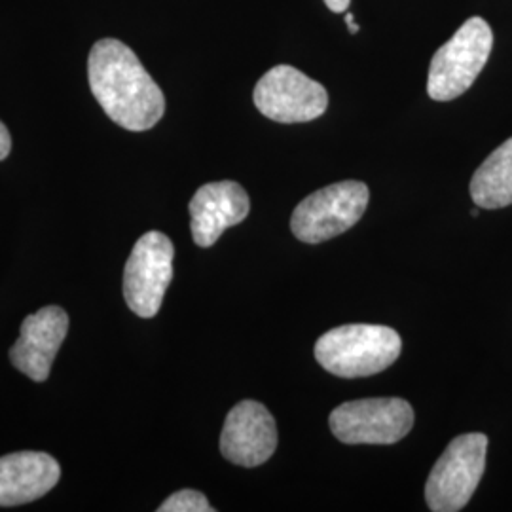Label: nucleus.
<instances>
[{"label":"nucleus","mask_w":512,"mask_h":512,"mask_svg":"<svg viewBox=\"0 0 512 512\" xmlns=\"http://www.w3.org/2000/svg\"><path fill=\"white\" fill-rule=\"evenodd\" d=\"M10 150H12V137H10V131H8V128L0 122V162L8 158Z\"/></svg>","instance_id":"15"},{"label":"nucleus","mask_w":512,"mask_h":512,"mask_svg":"<svg viewBox=\"0 0 512 512\" xmlns=\"http://www.w3.org/2000/svg\"><path fill=\"white\" fill-rule=\"evenodd\" d=\"M173 256L175 247L162 232H147L135 243L124 270V298L135 315L150 319L162 308Z\"/></svg>","instance_id":"8"},{"label":"nucleus","mask_w":512,"mask_h":512,"mask_svg":"<svg viewBox=\"0 0 512 512\" xmlns=\"http://www.w3.org/2000/svg\"><path fill=\"white\" fill-rule=\"evenodd\" d=\"M346 23H348L349 33L357 35L359 33V25L355 23V16L353 14H346Z\"/></svg>","instance_id":"17"},{"label":"nucleus","mask_w":512,"mask_h":512,"mask_svg":"<svg viewBox=\"0 0 512 512\" xmlns=\"http://www.w3.org/2000/svg\"><path fill=\"white\" fill-rule=\"evenodd\" d=\"M368 200V186L361 181L330 184L296 205L291 230L296 238L310 245L329 241L361 220Z\"/></svg>","instance_id":"5"},{"label":"nucleus","mask_w":512,"mask_h":512,"mask_svg":"<svg viewBox=\"0 0 512 512\" xmlns=\"http://www.w3.org/2000/svg\"><path fill=\"white\" fill-rule=\"evenodd\" d=\"M69 332V315L59 306H46L23 319L10 361L33 382H46L55 355Z\"/></svg>","instance_id":"10"},{"label":"nucleus","mask_w":512,"mask_h":512,"mask_svg":"<svg viewBox=\"0 0 512 512\" xmlns=\"http://www.w3.org/2000/svg\"><path fill=\"white\" fill-rule=\"evenodd\" d=\"M494 48L488 21L467 19L456 35L433 55L427 76V93L433 101H452L475 84Z\"/></svg>","instance_id":"3"},{"label":"nucleus","mask_w":512,"mask_h":512,"mask_svg":"<svg viewBox=\"0 0 512 512\" xmlns=\"http://www.w3.org/2000/svg\"><path fill=\"white\" fill-rule=\"evenodd\" d=\"M61 467L44 452H14L0 458V507H16L54 490Z\"/></svg>","instance_id":"12"},{"label":"nucleus","mask_w":512,"mask_h":512,"mask_svg":"<svg viewBox=\"0 0 512 512\" xmlns=\"http://www.w3.org/2000/svg\"><path fill=\"white\" fill-rule=\"evenodd\" d=\"M88 80L101 109L120 128L147 131L162 120L164 92L124 42L103 38L93 44Z\"/></svg>","instance_id":"1"},{"label":"nucleus","mask_w":512,"mask_h":512,"mask_svg":"<svg viewBox=\"0 0 512 512\" xmlns=\"http://www.w3.org/2000/svg\"><path fill=\"white\" fill-rule=\"evenodd\" d=\"M207 497L196 490H181L167 497L158 512H213Z\"/></svg>","instance_id":"14"},{"label":"nucleus","mask_w":512,"mask_h":512,"mask_svg":"<svg viewBox=\"0 0 512 512\" xmlns=\"http://www.w3.org/2000/svg\"><path fill=\"white\" fill-rule=\"evenodd\" d=\"M188 209L194 243L198 247H211L222 232L247 219L251 202L241 184L219 181L203 184L194 194Z\"/></svg>","instance_id":"11"},{"label":"nucleus","mask_w":512,"mask_h":512,"mask_svg":"<svg viewBox=\"0 0 512 512\" xmlns=\"http://www.w3.org/2000/svg\"><path fill=\"white\" fill-rule=\"evenodd\" d=\"M349 2H351V0H325L327 8H329L330 12H334V14H344V12H348Z\"/></svg>","instance_id":"16"},{"label":"nucleus","mask_w":512,"mask_h":512,"mask_svg":"<svg viewBox=\"0 0 512 512\" xmlns=\"http://www.w3.org/2000/svg\"><path fill=\"white\" fill-rule=\"evenodd\" d=\"M256 109L279 124H306L329 107L327 90L291 65H277L256 82Z\"/></svg>","instance_id":"7"},{"label":"nucleus","mask_w":512,"mask_h":512,"mask_svg":"<svg viewBox=\"0 0 512 512\" xmlns=\"http://www.w3.org/2000/svg\"><path fill=\"white\" fill-rule=\"evenodd\" d=\"M488 454L484 433H467L452 440L435 463L425 484V501L433 512H458L476 492Z\"/></svg>","instance_id":"4"},{"label":"nucleus","mask_w":512,"mask_h":512,"mask_svg":"<svg viewBox=\"0 0 512 512\" xmlns=\"http://www.w3.org/2000/svg\"><path fill=\"white\" fill-rule=\"evenodd\" d=\"M277 448L274 416L264 404L241 401L226 416L220 452L239 467H258L272 458Z\"/></svg>","instance_id":"9"},{"label":"nucleus","mask_w":512,"mask_h":512,"mask_svg":"<svg viewBox=\"0 0 512 512\" xmlns=\"http://www.w3.org/2000/svg\"><path fill=\"white\" fill-rule=\"evenodd\" d=\"M471 198L482 209L512 205V137L476 169L471 179Z\"/></svg>","instance_id":"13"},{"label":"nucleus","mask_w":512,"mask_h":512,"mask_svg":"<svg viewBox=\"0 0 512 512\" xmlns=\"http://www.w3.org/2000/svg\"><path fill=\"white\" fill-rule=\"evenodd\" d=\"M403 349L397 330L382 325H344L325 332L315 359L338 378H366L393 365Z\"/></svg>","instance_id":"2"},{"label":"nucleus","mask_w":512,"mask_h":512,"mask_svg":"<svg viewBox=\"0 0 512 512\" xmlns=\"http://www.w3.org/2000/svg\"><path fill=\"white\" fill-rule=\"evenodd\" d=\"M329 423L344 444H395L412 431L414 410L399 397L361 399L334 408Z\"/></svg>","instance_id":"6"}]
</instances>
